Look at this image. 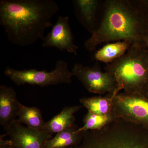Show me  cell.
I'll use <instances>...</instances> for the list:
<instances>
[{
	"mask_svg": "<svg viewBox=\"0 0 148 148\" xmlns=\"http://www.w3.org/2000/svg\"><path fill=\"white\" fill-rule=\"evenodd\" d=\"M145 43L146 47H147V50L148 53V35L146 37L145 40Z\"/></svg>",
	"mask_w": 148,
	"mask_h": 148,
	"instance_id": "obj_20",
	"label": "cell"
},
{
	"mask_svg": "<svg viewBox=\"0 0 148 148\" xmlns=\"http://www.w3.org/2000/svg\"><path fill=\"white\" fill-rule=\"evenodd\" d=\"M76 125L56 133L53 138L46 141L44 148H68L78 146L83 138L84 132H77Z\"/></svg>",
	"mask_w": 148,
	"mask_h": 148,
	"instance_id": "obj_13",
	"label": "cell"
},
{
	"mask_svg": "<svg viewBox=\"0 0 148 148\" xmlns=\"http://www.w3.org/2000/svg\"><path fill=\"white\" fill-rule=\"evenodd\" d=\"M68 148H148V129L116 118L101 130L84 132L81 143Z\"/></svg>",
	"mask_w": 148,
	"mask_h": 148,
	"instance_id": "obj_4",
	"label": "cell"
},
{
	"mask_svg": "<svg viewBox=\"0 0 148 148\" xmlns=\"http://www.w3.org/2000/svg\"><path fill=\"white\" fill-rule=\"evenodd\" d=\"M59 7L53 0H1L0 25L10 42L15 45H32L52 27V19Z\"/></svg>",
	"mask_w": 148,
	"mask_h": 148,
	"instance_id": "obj_1",
	"label": "cell"
},
{
	"mask_svg": "<svg viewBox=\"0 0 148 148\" xmlns=\"http://www.w3.org/2000/svg\"><path fill=\"white\" fill-rule=\"evenodd\" d=\"M105 71L116 83V89L111 98L121 90L143 94L148 88V53L145 43L132 44L124 55L108 64Z\"/></svg>",
	"mask_w": 148,
	"mask_h": 148,
	"instance_id": "obj_3",
	"label": "cell"
},
{
	"mask_svg": "<svg viewBox=\"0 0 148 148\" xmlns=\"http://www.w3.org/2000/svg\"><path fill=\"white\" fill-rule=\"evenodd\" d=\"M89 92L112 95L116 89V83L108 72H103L98 65L85 66L80 63L74 64L71 71Z\"/></svg>",
	"mask_w": 148,
	"mask_h": 148,
	"instance_id": "obj_7",
	"label": "cell"
},
{
	"mask_svg": "<svg viewBox=\"0 0 148 148\" xmlns=\"http://www.w3.org/2000/svg\"><path fill=\"white\" fill-rule=\"evenodd\" d=\"M132 44L127 41L107 44L95 52L94 58L97 61L111 64L124 55Z\"/></svg>",
	"mask_w": 148,
	"mask_h": 148,
	"instance_id": "obj_14",
	"label": "cell"
},
{
	"mask_svg": "<svg viewBox=\"0 0 148 148\" xmlns=\"http://www.w3.org/2000/svg\"><path fill=\"white\" fill-rule=\"evenodd\" d=\"M6 134L0 135V148H15L9 140H5Z\"/></svg>",
	"mask_w": 148,
	"mask_h": 148,
	"instance_id": "obj_19",
	"label": "cell"
},
{
	"mask_svg": "<svg viewBox=\"0 0 148 148\" xmlns=\"http://www.w3.org/2000/svg\"><path fill=\"white\" fill-rule=\"evenodd\" d=\"M134 2L148 16V0L134 1Z\"/></svg>",
	"mask_w": 148,
	"mask_h": 148,
	"instance_id": "obj_18",
	"label": "cell"
},
{
	"mask_svg": "<svg viewBox=\"0 0 148 148\" xmlns=\"http://www.w3.org/2000/svg\"><path fill=\"white\" fill-rule=\"evenodd\" d=\"M148 35V16L133 1L107 0L101 23L84 47L92 51L97 46L110 42L145 43Z\"/></svg>",
	"mask_w": 148,
	"mask_h": 148,
	"instance_id": "obj_2",
	"label": "cell"
},
{
	"mask_svg": "<svg viewBox=\"0 0 148 148\" xmlns=\"http://www.w3.org/2000/svg\"><path fill=\"white\" fill-rule=\"evenodd\" d=\"M82 107L79 106L64 107L59 113L45 122L44 131L53 135L71 127L75 121L74 114Z\"/></svg>",
	"mask_w": 148,
	"mask_h": 148,
	"instance_id": "obj_12",
	"label": "cell"
},
{
	"mask_svg": "<svg viewBox=\"0 0 148 148\" xmlns=\"http://www.w3.org/2000/svg\"><path fill=\"white\" fill-rule=\"evenodd\" d=\"M143 95L145 96V97L148 100V88L147 90L143 93Z\"/></svg>",
	"mask_w": 148,
	"mask_h": 148,
	"instance_id": "obj_21",
	"label": "cell"
},
{
	"mask_svg": "<svg viewBox=\"0 0 148 148\" xmlns=\"http://www.w3.org/2000/svg\"><path fill=\"white\" fill-rule=\"evenodd\" d=\"M4 74L18 86L28 84L45 87L62 84H71L73 76L69 70L68 64L64 60L56 61L55 68L51 71L36 69L17 70L6 68Z\"/></svg>",
	"mask_w": 148,
	"mask_h": 148,
	"instance_id": "obj_5",
	"label": "cell"
},
{
	"mask_svg": "<svg viewBox=\"0 0 148 148\" xmlns=\"http://www.w3.org/2000/svg\"><path fill=\"white\" fill-rule=\"evenodd\" d=\"M79 102L88 112L100 115L113 113V98L108 95L105 97L98 96L83 98L80 99Z\"/></svg>",
	"mask_w": 148,
	"mask_h": 148,
	"instance_id": "obj_16",
	"label": "cell"
},
{
	"mask_svg": "<svg viewBox=\"0 0 148 148\" xmlns=\"http://www.w3.org/2000/svg\"><path fill=\"white\" fill-rule=\"evenodd\" d=\"M116 118L113 113L100 115L88 112L83 119V126L79 128L77 132L101 130L106 125L113 121Z\"/></svg>",
	"mask_w": 148,
	"mask_h": 148,
	"instance_id": "obj_17",
	"label": "cell"
},
{
	"mask_svg": "<svg viewBox=\"0 0 148 148\" xmlns=\"http://www.w3.org/2000/svg\"><path fill=\"white\" fill-rule=\"evenodd\" d=\"M43 47H54L77 55L78 47L74 42L68 16H59L51 32L42 39Z\"/></svg>",
	"mask_w": 148,
	"mask_h": 148,
	"instance_id": "obj_9",
	"label": "cell"
},
{
	"mask_svg": "<svg viewBox=\"0 0 148 148\" xmlns=\"http://www.w3.org/2000/svg\"><path fill=\"white\" fill-rule=\"evenodd\" d=\"M19 103L13 88L5 85H0V125L5 131L16 119Z\"/></svg>",
	"mask_w": 148,
	"mask_h": 148,
	"instance_id": "obj_10",
	"label": "cell"
},
{
	"mask_svg": "<svg viewBox=\"0 0 148 148\" xmlns=\"http://www.w3.org/2000/svg\"><path fill=\"white\" fill-rule=\"evenodd\" d=\"M99 3L98 0L73 1L74 11L77 18L85 29L91 34L96 29Z\"/></svg>",
	"mask_w": 148,
	"mask_h": 148,
	"instance_id": "obj_11",
	"label": "cell"
},
{
	"mask_svg": "<svg viewBox=\"0 0 148 148\" xmlns=\"http://www.w3.org/2000/svg\"><path fill=\"white\" fill-rule=\"evenodd\" d=\"M112 98L115 118L148 129V100L143 94L119 92Z\"/></svg>",
	"mask_w": 148,
	"mask_h": 148,
	"instance_id": "obj_6",
	"label": "cell"
},
{
	"mask_svg": "<svg viewBox=\"0 0 148 148\" xmlns=\"http://www.w3.org/2000/svg\"><path fill=\"white\" fill-rule=\"evenodd\" d=\"M6 135L15 148H44L52 135L24 126L16 119L6 130Z\"/></svg>",
	"mask_w": 148,
	"mask_h": 148,
	"instance_id": "obj_8",
	"label": "cell"
},
{
	"mask_svg": "<svg viewBox=\"0 0 148 148\" xmlns=\"http://www.w3.org/2000/svg\"><path fill=\"white\" fill-rule=\"evenodd\" d=\"M17 119L21 124L40 132H44L45 122L43 119L41 111L36 107H28L19 103Z\"/></svg>",
	"mask_w": 148,
	"mask_h": 148,
	"instance_id": "obj_15",
	"label": "cell"
}]
</instances>
